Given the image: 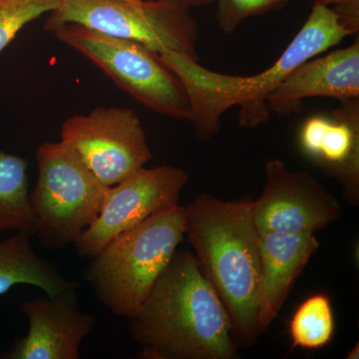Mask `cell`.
<instances>
[{
	"mask_svg": "<svg viewBox=\"0 0 359 359\" xmlns=\"http://www.w3.org/2000/svg\"><path fill=\"white\" fill-rule=\"evenodd\" d=\"M129 334L146 359H237L228 313L190 250H178L159 276Z\"/></svg>",
	"mask_w": 359,
	"mask_h": 359,
	"instance_id": "obj_1",
	"label": "cell"
},
{
	"mask_svg": "<svg viewBox=\"0 0 359 359\" xmlns=\"http://www.w3.org/2000/svg\"><path fill=\"white\" fill-rule=\"evenodd\" d=\"M353 34L332 8L314 4L308 20L275 65L254 76L214 72L176 52L164 51L158 55L188 92L192 108L189 122L196 136L209 140L219 134L222 116L233 106H240L238 122L245 128H256L268 122L271 111L266 99L283 79L297 66Z\"/></svg>",
	"mask_w": 359,
	"mask_h": 359,
	"instance_id": "obj_2",
	"label": "cell"
},
{
	"mask_svg": "<svg viewBox=\"0 0 359 359\" xmlns=\"http://www.w3.org/2000/svg\"><path fill=\"white\" fill-rule=\"evenodd\" d=\"M252 203L203 193L185 207V236L194 256L224 304L235 341L245 347L254 346L259 337L261 256Z\"/></svg>",
	"mask_w": 359,
	"mask_h": 359,
	"instance_id": "obj_3",
	"label": "cell"
},
{
	"mask_svg": "<svg viewBox=\"0 0 359 359\" xmlns=\"http://www.w3.org/2000/svg\"><path fill=\"white\" fill-rule=\"evenodd\" d=\"M185 237V207L167 208L91 257L84 278L111 313L132 318Z\"/></svg>",
	"mask_w": 359,
	"mask_h": 359,
	"instance_id": "obj_4",
	"label": "cell"
},
{
	"mask_svg": "<svg viewBox=\"0 0 359 359\" xmlns=\"http://www.w3.org/2000/svg\"><path fill=\"white\" fill-rule=\"evenodd\" d=\"M36 160L39 178L29 193L34 236L45 249H62L93 224L110 187L63 142L42 144Z\"/></svg>",
	"mask_w": 359,
	"mask_h": 359,
	"instance_id": "obj_5",
	"label": "cell"
},
{
	"mask_svg": "<svg viewBox=\"0 0 359 359\" xmlns=\"http://www.w3.org/2000/svg\"><path fill=\"white\" fill-rule=\"evenodd\" d=\"M63 23L138 42L157 54L172 51L199 60L198 21L178 0H61L44 29Z\"/></svg>",
	"mask_w": 359,
	"mask_h": 359,
	"instance_id": "obj_6",
	"label": "cell"
},
{
	"mask_svg": "<svg viewBox=\"0 0 359 359\" xmlns=\"http://www.w3.org/2000/svg\"><path fill=\"white\" fill-rule=\"evenodd\" d=\"M46 32L91 61L144 107L190 121V98L179 77L155 52L77 23L52 26Z\"/></svg>",
	"mask_w": 359,
	"mask_h": 359,
	"instance_id": "obj_7",
	"label": "cell"
},
{
	"mask_svg": "<svg viewBox=\"0 0 359 359\" xmlns=\"http://www.w3.org/2000/svg\"><path fill=\"white\" fill-rule=\"evenodd\" d=\"M60 135L107 187L121 183L153 158L140 118L130 108L100 106L72 116L63 122Z\"/></svg>",
	"mask_w": 359,
	"mask_h": 359,
	"instance_id": "obj_8",
	"label": "cell"
},
{
	"mask_svg": "<svg viewBox=\"0 0 359 359\" xmlns=\"http://www.w3.org/2000/svg\"><path fill=\"white\" fill-rule=\"evenodd\" d=\"M189 182L183 168H142L110 187L98 217L74 243L80 257H93L113 238L138 226L156 212L179 205Z\"/></svg>",
	"mask_w": 359,
	"mask_h": 359,
	"instance_id": "obj_9",
	"label": "cell"
},
{
	"mask_svg": "<svg viewBox=\"0 0 359 359\" xmlns=\"http://www.w3.org/2000/svg\"><path fill=\"white\" fill-rule=\"evenodd\" d=\"M252 205L259 233H316L342 214L339 201L318 180L290 171L280 159L266 161L263 192Z\"/></svg>",
	"mask_w": 359,
	"mask_h": 359,
	"instance_id": "obj_10",
	"label": "cell"
},
{
	"mask_svg": "<svg viewBox=\"0 0 359 359\" xmlns=\"http://www.w3.org/2000/svg\"><path fill=\"white\" fill-rule=\"evenodd\" d=\"M20 311L29 323L27 334L14 340L4 358L78 359L82 341L96 325L92 314L80 313L76 290L28 299Z\"/></svg>",
	"mask_w": 359,
	"mask_h": 359,
	"instance_id": "obj_11",
	"label": "cell"
},
{
	"mask_svg": "<svg viewBox=\"0 0 359 359\" xmlns=\"http://www.w3.org/2000/svg\"><path fill=\"white\" fill-rule=\"evenodd\" d=\"M299 148L334 177L351 205L359 202V98L340 102L332 115H313L299 130Z\"/></svg>",
	"mask_w": 359,
	"mask_h": 359,
	"instance_id": "obj_12",
	"label": "cell"
},
{
	"mask_svg": "<svg viewBox=\"0 0 359 359\" xmlns=\"http://www.w3.org/2000/svg\"><path fill=\"white\" fill-rule=\"evenodd\" d=\"M325 97L339 102L359 98V39L346 48L311 58L283 79L266 99L271 112L282 117L301 114L304 100Z\"/></svg>",
	"mask_w": 359,
	"mask_h": 359,
	"instance_id": "obj_13",
	"label": "cell"
},
{
	"mask_svg": "<svg viewBox=\"0 0 359 359\" xmlns=\"http://www.w3.org/2000/svg\"><path fill=\"white\" fill-rule=\"evenodd\" d=\"M320 249L316 233H259L261 280L257 325L264 334L278 318L290 290L311 257Z\"/></svg>",
	"mask_w": 359,
	"mask_h": 359,
	"instance_id": "obj_14",
	"label": "cell"
},
{
	"mask_svg": "<svg viewBox=\"0 0 359 359\" xmlns=\"http://www.w3.org/2000/svg\"><path fill=\"white\" fill-rule=\"evenodd\" d=\"M28 233L18 231L0 241V295L18 285L43 290L48 297L77 290V283L65 280L54 264L33 250Z\"/></svg>",
	"mask_w": 359,
	"mask_h": 359,
	"instance_id": "obj_15",
	"label": "cell"
},
{
	"mask_svg": "<svg viewBox=\"0 0 359 359\" xmlns=\"http://www.w3.org/2000/svg\"><path fill=\"white\" fill-rule=\"evenodd\" d=\"M11 231L35 235L28 161L0 150V235Z\"/></svg>",
	"mask_w": 359,
	"mask_h": 359,
	"instance_id": "obj_16",
	"label": "cell"
},
{
	"mask_svg": "<svg viewBox=\"0 0 359 359\" xmlns=\"http://www.w3.org/2000/svg\"><path fill=\"white\" fill-rule=\"evenodd\" d=\"M334 332V313L327 295L309 297L297 308L290 323L292 347L318 349L327 346Z\"/></svg>",
	"mask_w": 359,
	"mask_h": 359,
	"instance_id": "obj_17",
	"label": "cell"
},
{
	"mask_svg": "<svg viewBox=\"0 0 359 359\" xmlns=\"http://www.w3.org/2000/svg\"><path fill=\"white\" fill-rule=\"evenodd\" d=\"M60 4L61 0H0V53L25 26Z\"/></svg>",
	"mask_w": 359,
	"mask_h": 359,
	"instance_id": "obj_18",
	"label": "cell"
},
{
	"mask_svg": "<svg viewBox=\"0 0 359 359\" xmlns=\"http://www.w3.org/2000/svg\"><path fill=\"white\" fill-rule=\"evenodd\" d=\"M283 6L280 0H217V25L222 32L231 34L248 18Z\"/></svg>",
	"mask_w": 359,
	"mask_h": 359,
	"instance_id": "obj_19",
	"label": "cell"
},
{
	"mask_svg": "<svg viewBox=\"0 0 359 359\" xmlns=\"http://www.w3.org/2000/svg\"><path fill=\"white\" fill-rule=\"evenodd\" d=\"M283 4L290 0H280ZM314 4L330 7L339 16L340 21L358 34L359 29V0H313Z\"/></svg>",
	"mask_w": 359,
	"mask_h": 359,
	"instance_id": "obj_20",
	"label": "cell"
},
{
	"mask_svg": "<svg viewBox=\"0 0 359 359\" xmlns=\"http://www.w3.org/2000/svg\"><path fill=\"white\" fill-rule=\"evenodd\" d=\"M178 1L183 2L190 7H202L210 6L215 0H178Z\"/></svg>",
	"mask_w": 359,
	"mask_h": 359,
	"instance_id": "obj_21",
	"label": "cell"
},
{
	"mask_svg": "<svg viewBox=\"0 0 359 359\" xmlns=\"http://www.w3.org/2000/svg\"><path fill=\"white\" fill-rule=\"evenodd\" d=\"M347 359H358L359 358V346L358 344H356V346L353 347L351 351L347 353L346 355Z\"/></svg>",
	"mask_w": 359,
	"mask_h": 359,
	"instance_id": "obj_22",
	"label": "cell"
}]
</instances>
